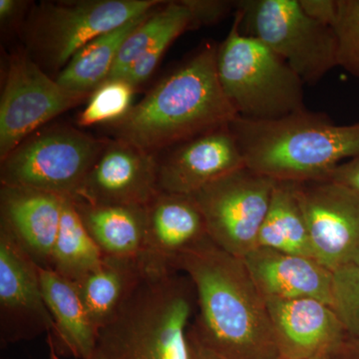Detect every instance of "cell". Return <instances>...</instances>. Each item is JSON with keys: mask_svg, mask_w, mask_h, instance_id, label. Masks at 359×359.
<instances>
[{"mask_svg": "<svg viewBox=\"0 0 359 359\" xmlns=\"http://www.w3.org/2000/svg\"><path fill=\"white\" fill-rule=\"evenodd\" d=\"M163 0L44 1L35 6L25 28L26 53L45 71L61 72L85 45L104 33L141 18Z\"/></svg>", "mask_w": 359, "mask_h": 359, "instance_id": "6", "label": "cell"}, {"mask_svg": "<svg viewBox=\"0 0 359 359\" xmlns=\"http://www.w3.org/2000/svg\"><path fill=\"white\" fill-rule=\"evenodd\" d=\"M179 25H189L191 14L181 0L166 1L146 16L123 43L107 80L120 79L170 30Z\"/></svg>", "mask_w": 359, "mask_h": 359, "instance_id": "25", "label": "cell"}, {"mask_svg": "<svg viewBox=\"0 0 359 359\" xmlns=\"http://www.w3.org/2000/svg\"><path fill=\"white\" fill-rule=\"evenodd\" d=\"M233 18L238 30L269 47L304 84H316L337 67L334 28L304 13L299 0H241Z\"/></svg>", "mask_w": 359, "mask_h": 359, "instance_id": "7", "label": "cell"}, {"mask_svg": "<svg viewBox=\"0 0 359 359\" xmlns=\"http://www.w3.org/2000/svg\"><path fill=\"white\" fill-rule=\"evenodd\" d=\"M149 13L104 33L85 45L56 75V81L69 91L91 96L94 90L107 80L125 40Z\"/></svg>", "mask_w": 359, "mask_h": 359, "instance_id": "22", "label": "cell"}, {"mask_svg": "<svg viewBox=\"0 0 359 359\" xmlns=\"http://www.w3.org/2000/svg\"><path fill=\"white\" fill-rule=\"evenodd\" d=\"M158 168L157 156L120 139L110 140L72 199L147 207L160 193Z\"/></svg>", "mask_w": 359, "mask_h": 359, "instance_id": "13", "label": "cell"}, {"mask_svg": "<svg viewBox=\"0 0 359 359\" xmlns=\"http://www.w3.org/2000/svg\"><path fill=\"white\" fill-rule=\"evenodd\" d=\"M27 7V2L20 0H0V22L4 26L11 25L20 18Z\"/></svg>", "mask_w": 359, "mask_h": 359, "instance_id": "33", "label": "cell"}, {"mask_svg": "<svg viewBox=\"0 0 359 359\" xmlns=\"http://www.w3.org/2000/svg\"><path fill=\"white\" fill-rule=\"evenodd\" d=\"M136 89L125 79L106 80L94 90L86 105L78 114L79 127L113 124L128 114Z\"/></svg>", "mask_w": 359, "mask_h": 359, "instance_id": "26", "label": "cell"}, {"mask_svg": "<svg viewBox=\"0 0 359 359\" xmlns=\"http://www.w3.org/2000/svg\"><path fill=\"white\" fill-rule=\"evenodd\" d=\"M196 311L195 287L185 273H145L85 359H190Z\"/></svg>", "mask_w": 359, "mask_h": 359, "instance_id": "4", "label": "cell"}, {"mask_svg": "<svg viewBox=\"0 0 359 359\" xmlns=\"http://www.w3.org/2000/svg\"><path fill=\"white\" fill-rule=\"evenodd\" d=\"M188 30H190L189 25H179L168 32L140 59H138L120 79L126 80L130 84L133 85L135 88L147 81L149 78L152 76L169 47L180 35Z\"/></svg>", "mask_w": 359, "mask_h": 359, "instance_id": "29", "label": "cell"}, {"mask_svg": "<svg viewBox=\"0 0 359 359\" xmlns=\"http://www.w3.org/2000/svg\"><path fill=\"white\" fill-rule=\"evenodd\" d=\"M217 74L243 119L271 121L306 109L301 78L266 45L243 35L235 18L218 44Z\"/></svg>", "mask_w": 359, "mask_h": 359, "instance_id": "5", "label": "cell"}, {"mask_svg": "<svg viewBox=\"0 0 359 359\" xmlns=\"http://www.w3.org/2000/svg\"><path fill=\"white\" fill-rule=\"evenodd\" d=\"M89 98L61 86L26 52L13 53L0 98V160L54 118Z\"/></svg>", "mask_w": 359, "mask_h": 359, "instance_id": "10", "label": "cell"}, {"mask_svg": "<svg viewBox=\"0 0 359 359\" xmlns=\"http://www.w3.org/2000/svg\"><path fill=\"white\" fill-rule=\"evenodd\" d=\"M327 179L341 184L359 194V157L340 164Z\"/></svg>", "mask_w": 359, "mask_h": 359, "instance_id": "32", "label": "cell"}, {"mask_svg": "<svg viewBox=\"0 0 359 359\" xmlns=\"http://www.w3.org/2000/svg\"><path fill=\"white\" fill-rule=\"evenodd\" d=\"M104 257L103 252L82 223L72 200L65 198L50 269L77 283L98 269Z\"/></svg>", "mask_w": 359, "mask_h": 359, "instance_id": "24", "label": "cell"}, {"mask_svg": "<svg viewBox=\"0 0 359 359\" xmlns=\"http://www.w3.org/2000/svg\"><path fill=\"white\" fill-rule=\"evenodd\" d=\"M40 285L63 349L75 358L85 359L95 344L98 328L94 325L76 283L52 269L39 266Z\"/></svg>", "mask_w": 359, "mask_h": 359, "instance_id": "19", "label": "cell"}, {"mask_svg": "<svg viewBox=\"0 0 359 359\" xmlns=\"http://www.w3.org/2000/svg\"><path fill=\"white\" fill-rule=\"evenodd\" d=\"M242 259L264 299H316L332 306L334 273L313 257L257 247Z\"/></svg>", "mask_w": 359, "mask_h": 359, "instance_id": "18", "label": "cell"}, {"mask_svg": "<svg viewBox=\"0 0 359 359\" xmlns=\"http://www.w3.org/2000/svg\"><path fill=\"white\" fill-rule=\"evenodd\" d=\"M71 200L104 256L140 259L147 226L146 207L94 205Z\"/></svg>", "mask_w": 359, "mask_h": 359, "instance_id": "20", "label": "cell"}, {"mask_svg": "<svg viewBox=\"0 0 359 359\" xmlns=\"http://www.w3.org/2000/svg\"><path fill=\"white\" fill-rule=\"evenodd\" d=\"M332 304L347 340L359 341V263L332 271Z\"/></svg>", "mask_w": 359, "mask_h": 359, "instance_id": "27", "label": "cell"}, {"mask_svg": "<svg viewBox=\"0 0 359 359\" xmlns=\"http://www.w3.org/2000/svg\"><path fill=\"white\" fill-rule=\"evenodd\" d=\"M63 200L54 194L23 188H0V226L6 228L40 268L50 269L62 217Z\"/></svg>", "mask_w": 359, "mask_h": 359, "instance_id": "17", "label": "cell"}, {"mask_svg": "<svg viewBox=\"0 0 359 359\" xmlns=\"http://www.w3.org/2000/svg\"><path fill=\"white\" fill-rule=\"evenodd\" d=\"M167 151L166 157H158L160 192L193 195L222 177L245 167L230 125Z\"/></svg>", "mask_w": 359, "mask_h": 359, "instance_id": "14", "label": "cell"}, {"mask_svg": "<svg viewBox=\"0 0 359 359\" xmlns=\"http://www.w3.org/2000/svg\"><path fill=\"white\" fill-rule=\"evenodd\" d=\"M257 247L314 259L306 222L295 197L294 184L276 183L268 214L259 231Z\"/></svg>", "mask_w": 359, "mask_h": 359, "instance_id": "23", "label": "cell"}, {"mask_svg": "<svg viewBox=\"0 0 359 359\" xmlns=\"http://www.w3.org/2000/svg\"><path fill=\"white\" fill-rule=\"evenodd\" d=\"M192 280L197 311L191 327L224 359H282L268 306L240 257L207 237L174 264Z\"/></svg>", "mask_w": 359, "mask_h": 359, "instance_id": "1", "label": "cell"}, {"mask_svg": "<svg viewBox=\"0 0 359 359\" xmlns=\"http://www.w3.org/2000/svg\"><path fill=\"white\" fill-rule=\"evenodd\" d=\"M337 65L359 79V0H337Z\"/></svg>", "mask_w": 359, "mask_h": 359, "instance_id": "28", "label": "cell"}, {"mask_svg": "<svg viewBox=\"0 0 359 359\" xmlns=\"http://www.w3.org/2000/svg\"><path fill=\"white\" fill-rule=\"evenodd\" d=\"M147 226L140 257L144 273H168L187 250L208 236L204 217L191 195L160 192L146 207Z\"/></svg>", "mask_w": 359, "mask_h": 359, "instance_id": "16", "label": "cell"}, {"mask_svg": "<svg viewBox=\"0 0 359 359\" xmlns=\"http://www.w3.org/2000/svg\"><path fill=\"white\" fill-rule=\"evenodd\" d=\"M144 275L139 259L105 257L98 269L75 283L98 330L119 311Z\"/></svg>", "mask_w": 359, "mask_h": 359, "instance_id": "21", "label": "cell"}, {"mask_svg": "<svg viewBox=\"0 0 359 359\" xmlns=\"http://www.w3.org/2000/svg\"><path fill=\"white\" fill-rule=\"evenodd\" d=\"M109 142L68 125L45 127L1 160L0 183L72 199Z\"/></svg>", "mask_w": 359, "mask_h": 359, "instance_id": "8", "label": "cell"}, {"mask_svg": "<svg viewBox=\"0 0 359 359\" xmlns=\"http://www.w3.org/2000/svg\"><path fill=\"white\" fill-rule=\"evenodd\" d=\"M230 127L245 166L276 182L327 179L340 164L359 157V121L339 125L306 109L271 121L237 117Z\"/></svg>", "mask_w": 359, "mask_h": 359, "instance_id": "3", "label": "cell"}, {"mask_svg": "<svg viewBox=\"0 0 359 359\" xmlns=\"http://www.w3.org/2000/svg\"><path fill=\"white\" fill-rule=\"evenodd\" d=\"M334 359H359V341L346 340L335 354Z\"/></svg>", "mask_w": 359, "mask_h": 359, "instance_id": "35", "label": "cell"}, {"mask_svg": "<svg viewBox=\"0 0 359 359\" xmlns=\"http://www.w3.org/2000/svg\"><path fill=\"white\" fill-rule=\"evenodd\" d=\"M189 346H190V359H224L211 349L208 348L192 330L189 328Z\"/></svg>", "mask_w": 359, "mask_h": 359, "instance_id": "34", "label": "cell"}, {"mask_svg": "<svg viewBox=\"0 0 359 359\" xmlns=\"http://www.w3.org/2000/svg\"><path fill=\"white\" fill-rule=\"evenodd\" d=\"M309 18L332 28L337 15V0H299Z\"/></svg>", "mask_w": 359, "mask_h": 359, "instance_id": "31", "label": "cell"}, {"mask_svg": "<svg viewBox=\"0 0 359 359\" xmlns=\"http://www.w3.org/2000/svg\"><path fill=\"white\" fill-rule=\"evenodd\" d=\"M292 184L314 259L332 271L359 263V194L330 179Z\"/></svg>", "mask_w": 359, "mask_h": 359, "instance_id": "11", "label": "cell"}, {"mask_svg": "<svg viewBox=\"0 0 359 359\" xmlns=\"http://www.w3.org/2000/svg\"><path fill=\"white\" fill-rule=\"evenodd\" d=\"M283 359L334 355L347 335L334 309L316 299H266Z\"/></svg>", "mask_w": 359, "mask_h": 359, "instance_id": "15", "label": "cell"}, {"mask_svg": "<svg viewBox=\"0 0 359 359\" xmlns=\"http://www.w3.org/2000/svg\"><path fill=\"white\" fill-rule=\"evenodd\" d=\"M276 183L245 167L191 195L212 242L240 259L257 248Z\"/></svg>", "mask_w": 359, "mask_h": 359, "instance_id": "9", "label": "cell"}, {"mask_svg": "<svg viewBox=\"0 0 359 359\" xmlns=\"http://www.w3.org/2000/svg\"><path fill=\"white\" fill-rule=\"evenodd\" d=\"M191 14V29L217 25L235 13L236 2L228 0H181Z\"/></svg>", "mask_w": 359, "mask_h": 359, "instance_id": "30", "label": "cell"}, {"mask_svg": "<svg viewBox=\"0 0 359 359\" xmlns=\"http://www.w3.org/2000/svg\"><path fill=\"white\" fill-rule=\"evenodd\" d=\"M54 339L55 323L45 302L39 266L0 226V342L1 346L36 339Z\"/></svg>", "mask_w": 359, "mask_h": 359, "instance_id": "12", "label": "cell"}, {"mask_svg": "<svg viewBox=\"0 0 359 359\" xmlns=\"http://www.w3.org/2000/svg\"><path fill=\"white\" fill-rule=\"evenodd\" d=\"M218 44L207 43L113 123L115 139L150 154L230 125L237 113L217 74Z\"/></svg>", "mask_w": 359, "mask_h": 359, "instance_id": "2", "label": "cell"}, {"mask_svg": "<svg viewBox=\"0 0 359 359\" xmlns=\"http://www.w3.org/2000/svg\"><path fill=\"white\" fill-rule=\"evenodd\" d=\"M309 359H334V355H332V354H320V355Z\"/></svg>", "mask_w": 359, "mask_h": 359, "instance_id": "36", "label": "cell"}]
</instances>
